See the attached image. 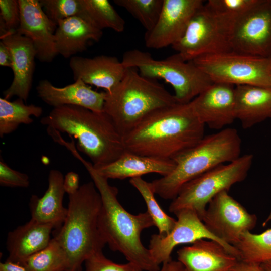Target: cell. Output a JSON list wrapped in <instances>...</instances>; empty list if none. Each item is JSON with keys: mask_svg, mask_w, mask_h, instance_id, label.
<instances>
[{"mask_svg": "<svg viewBox=\"0 0 271 271\" xmlns=\"http://www.w3.org/2000/svg\"><path fill=\"white\" fill-rule=\"evenodd\" d=\"M205 125L190 102L177 103L151 113L122 137L126 151L142 156L173 160L205 136Z\"/></svg>", "mask_w": 271, "mask_h": 271, "instance_id": "obj_1", "label": "cell"}, {"mask_svg": "<svg viewBox=\"0 0 271 271\" xmlns=\"http://www.w3.org/2000/svg\"><path fill=\"white\" fill-rule=\"evenodd\" d=\"M74 156L84 166L100 193L102 204L98 227L110 249L119 252L128 262L137 265L143 271H159L160 265L141 239L144 229L155 226L149 213L134 215L128 212L117 199L118 189L110 185L108 179L99 174L92 163L83 159L78 152Z\"/></svg>", "mask_w": 271, "mask_h": 271, "instance_id": "obj_2", "label": "cell"}, {"mask_svg": "<svg viewBox=\"0 0 271 271\" xmlns=\"http://www.w3.org/2000/svg\"><path fill=\"white\" fill-rule=\"evenodd\" d=\"M40 122L47 129L75 138L77 149L90 159L95 168L113 162L126 151L122 136L104 111L64 105L54 108Z\"/></svg>", "mask_w": 271, "mask_h": 271, "instance_id": "obj_3", "label": "cell"}, {"mask_svg": "<svg viewBox=\"0 0 271 271\" xmlns=\"http://www.w3.org/2000/svg\"><path fill=\"white\" fill-rule=\"evenodd\" d=\"M101 198L93 181L83 184L69 195L66 218L54 237L62 246L68 261V271H81L92 255L103 252L106 243L98 227Z\"/></svg>", "mask_w": 271, "mask_h": 271, "instance_id": "obj_4", "label": "cell"}, {"mask_svg": "<svg viewBox=\"0 0 271 271\" xmlns=\"http://www.w3.org/2000/svg\"><path fill=\"white\" fill-rule=\"evenodd\" d=\"M241 139L234 128L205 136L197 144L175 157L173 170L152 182L155 194L173 200L187 182L241 155Z\"/></svg>", "mask_w": 271, "mask_h": 271, "instance_id": "obj_5", "label": "cell"}, {"mask_svg": "<svg viewBox=\"0 0 271 271\" xmlns=\"http://www.w3.org/2000/svg\"><path fill=\"white\" fill-rule=\"evenodd\" d=\"M105 92L103 111L122 137L154 112L179 103L164 86L134 67L126 68L120 82Z\"/></svg>", "mask_w": 271, "mask_h": 271, "instance_id": "obj_6", "label": "cell"}, {"mask_svg": "<svg viewBox=\"0 0 271 271\" xmlns=\"http://www.w3.org/2000/svg\"><path fill=\"white\" fill-rule=\"evenodd\" d=\"M121 62L125 68H136L145 77L170 84L179 103H189L213 83L193 61H185L178 53L157 60L149 52L132 49L123 54Z\"/></svg>", "mask_w": 271, "mask_h": 271, "instance_id": "obj_7", "label": "cell"}, {"mask_svg": "<svg viewBox=\"0 0 271 271\" xmlns=\"http://www.w3.org/2000/svg\"><path fill=\"white\" fill-rule=\"evenodd\" d=\"M253 160L252 154L221 165L186 183L172 200L169 211L175 214L184 209L194 211L202 220L207 205L218 194L228 191L235 184L247 176Z\"/></svg>", "mask_w": 271, "mask_h": 271, "instance_id": "obj_8", "label": "cell"}, {"mask_svg": "<svg viewBox=\"0 0 271 271\" xmlns=\"http://www.w3.org/2000/svg\"><path fill=\"white\" fill-rule=\"evenodd\" d=\"M193 61L213 82L271 87V58L231 51L203 55Z\"/></svg>", "mask_w": 271, "mask_h": 271, "instance_id": "obj_9", "label": "cell"}, {"mask_svg": "<svg viewBox=\"0 0 271 271\" xmlns=\"http://www.w3.org/2000/svg\"><path fill=\"white\" fill-rule=\"evenodd\" d=\"M231 35V31L204 2L172 47L185 61H193L203 55L232 51Z\"/></svg>", "mask_w": 271, "mask_h": 271, "instance_id": "obj_10", "label": "cell"}, {"mask_svg": "<svg viewBox=\"0 0 271 271\" xmlns=\"http://www.w3.org/2000/svg\"><path fill=\"white\" fill-rule=\"evenodd\" d=\"M202 220L215 236L235 247L243 233L255 227L257 218L249 213L228 191H223L209 203Z\"/></svg>", "mask_w": 271, "mask_h": 271, "instance_id": "obj_11", "label": "cell"}, {"mask_svg": "<svg viewBox=\"0 0 271 271\" xmlns=\"http://www.w3.org/2000/svg\"><path fill=\"white\" fill-rule=\"evenodd\" d=\"M175 215L177 217L176 224L168 235L162 236L153 234L150 240L149 250L157 264L160 265L172 260L171 254L177 245L192 244L202 239L215 241L226 250L240 260L238 250L233 246L221 241L206 228L197 214L190 209L179 211Z\"/></svg>", "mask_w": 271, "mask_h": 271, "instance_id": "obj_12", "label": "cell"}, {"mask_svg": "<svg viewBox=\"0 0 271 271\" xmlns=\"http://www.w3.org/2000/svg\"><path fill=\"white\" fill-rule=\"evenodd\" d=\"M230 44L233 51L271 58V0H258L237 22Z\"/></svg>", "mask_w": 271, "mask_h": 271, "instance_id": "obj_13", "label": "cell"}, {"mask_svg": "<svg viewBox=\"0 0 271 271\" xmlns=\"http://www.w3.org/2000/svg\"><path fill=\"white\" fill-rule=\"evenodd\" d=\"M204 3L202 0H164L156 24L145 34L146 46L158 49L173 45L182 37L191 18Z\"/></svg>", "mask_w": 271, "mask_h": 271, "instance_id": "obj_14", "label": "cell"}, {"mask_svg": "<svg viewBox=\"0 0 271 271\" xmlns=\"http://www.w3.org/2000/svg\"><path fill=\"white\" fill-rule=\"evenodd\" d=\"M20 23L17 32L31 40L36 58L50 63L58 55L56 49L55 33L57 25L43 10L38 0H18Z\"/></svg>", "mask_w": 271, "mask_h": 271, "instance_id": "obj_15", "label": "cell"}, {"mask_svg": "<svg viewBox=\"0 0 271 271\" xmlns=\"http://www.w3.org/2000/svg\"><path fill=\"white\" fill-rule=\"evenodd\" d=\"M235 87L213 82L190 102L194 113L205 126L222 130L236 119Z\"/></svg>", "mask_w": 271, "mask_h": 271, "instance_id": "obj_16", "label": "cell"}, {"mask_svg": "<svg viewBox=\"0 0 271 271\" xmlns=\"http://www.w3.org/2000/svg\"><path fill=\"white\" fill-rule=\"evenodd\" d=\"M1 39L11 52L13 72L11 84L3 92L4 98L17 96L26 102L32 85L36 50L31 40L17 32H9Z\"/></svg>", "mask_w": 271, "mask_h": 271, "instance_id": "obj_17", "label": "cell"}, {"mask_svg": "<svg viewBox=\"0 0 271 271\" xmlns=\"http://www.w3.org/2000/svg\"><path fill=\"white\" fill-rule=\"evenodd\" d=\"M69 66L74 81L81 79L88 85L103 88L109 92L121 80L126 68L114 56L105 55L93 58L73 56Z\"/></svg>", "mask_w": 271, "mask_h": 271, "instance_id": "obj_18", "label": "cell"}, {"mask_svg": "<svg viewBox=\"0 0 271 271\" xmlns=\"http://www.w3.org/2000/svg\"><path fill=\"white\" fill-rule=\"evenodd\" d=\"M38 96L54 108L79 106L95 112L103 111L105 92H98L81 79L63 87L54 86L49 81L41 80L36 87Z\"/></svg>", "mask_w": 271, "mask_h": 271, "instance_id": "obj_19", "label": "cell"}, {"mask_svg": "<svg viewBox=\"0 0 271 271\" xmlns=\"http://www.w3.org/2000/svg\"><path fill=\"white\" fill-rule=\"evenodd\" d=\"M177 251L184 271H230L239 260L218 242L207 239Z\"/></svg>", "mask_w": 271, "mask_h": 271, "instance_id": "obj_20", "label": "cell"}, {"mask_svg": "<svg viewBox=\"0 0 271 271\" xmlns=\"http://www.w3.org/2000/svg\"><path fill=\"white\" fill-rule=\"evenodd\" d=\"M175 167L173 160L142 156L125 151L113 162L94 168L99 174L107 179L122 180L142 177L149 173H157L164 177L169 174Z\"/></svg>", "mask_w": 271, "mask_h": 271, "instance_id": "obj_21", "label": "cell"}, {"mask_svg": "<svg viewBox=\"0 0 271 271\" xmlns=\"http://www.w3.org/2000/svg\"><path fill=\"white\" fill-rule=\"evenodd\" d=\"M64 178L60 171H50L48 186L44 195L41 197L33 195L30 199L31 219L51 224L54 228L61 227L67 214V208L63 204Z\"/></svg>", "mask_w": 271, "mask_h": 271, "instance_id": "obj_22", "label": "cell"}, {"mask_svg": "<svg viewBox=\"0 0 271 271\" xmlns=\"http://www.w3.org/2000/svg\"><path fill=\"white\" fill-rule=\"evenodd\" d=\"M54 227L31 219L9 232L6 247L7 260L20 264L24 259L46 247L50 242Z\"/></svg>", "mask_w": 271, "mask_h": 271, "instance_id": "obj_23", "label": "cell"}, {"mask_svg": "<svg viewBox=\"0 0 271 271\" xmlns=\"http://www.w3.org/2000/svg\"><path fill=\"white\" fill-rule=\"evenodd\" d=\"M235 99L236 119L243 128L271 119V87L235 86Z\"/></svg>", "mask_w": 271, "mask_h": 271, "instance_id": "obj_24", "label": "cell"}, {"mask_svg": "<svg viewBox=\"0 0 271 271\" xmlns=\"http://www.w3.org/2000/svg\"><path fill=\"white\" fill-rule=\"evenodd\" d=\"M55 33L58 54L65 58L72 57L87 49L90 41L98 42L103 32L78 16L58 21Z\"/></svg>", "mask_w": 271, "mask_h": 271, "instance_id": "obj_25", "label": "cell"}, {"mask_svg": "<svg viewBox=\"0 0 271 271\" xmlns=\"http://www.w3.org/2000/svg\"><path fill=\"white\" fill-rule=\"evenodd\" d=\"M80 1L81 8L78 17L94 27L101 31L109 28L118 33L124 30V19L108 0Z\"/></svg>", "mask_w": 271, "mask_h": 271, "instance_id": "obj_26", "label": "cell"}, {"mask_svg": "<svg viewBox=\"0 0 271 271\" xmlns=\"http://www.w3.org/2000/svg\"><path fill=\"white\" fill-rule=\"evenodd\" d=\"M43 109L34 104L27 105L18 98L13 101L0 98V137L15 131L20 124H30L33 120L31 116L39 117Z\"/></svg>", "mask_w": 271, "mask_h": 271, "instance_id": "obj_27", "label": "cell"}, {"mask_svg": "<svg viewBox=\"0 0 271 271\" xmlns=\"http://www.w3.org/2000/svg\"><path fill=\"white\" fill-rule=\"evenodd\" d=\"M20 264L27 271H68V261L64 249L55 237L43 249Z\"/></svg>", "mask_w": 271, "mask_h": 271, "instance_id": "obj_28", "label": "cell"}, {"mask_svg": "<svg viewBox=\"0 0 271 271\" xmlns=\"http://www.w3.org/2000/svg\"><path fill=\"white\" fill-rule=\"evenodd\" d=\"M235 247L240 260L259 264L271 260V228L260 234L244 232Z\"/></svg>", "mask_w": 271, "mask_h": 271, "instance_id": "obj_29", "label": "cell"}, {"mask_svg": "<svg viewBox=\"0 0 271 271\" xmlns=\"http://www.w3.org/2000/svg\"><path fill=\"white\" fill-rule=\"evenodd\" d=\"M129 182L144 199L147 207V211L158 228V234L162 236L168 235L174 228L176 220L167 215L158 203L152 182L145 181L142 177L131 178Z\"/></svg>", "mask_w": 271, "mask_h": 271, "instance_id": "obj_30", "label": "cell"}, {"mask_svg": "<svg viewBox=\"0 0 271 271\" xmlns=\"http://www.w3.org/2000/svg\"><path fill=\"white\" fill-rule=\"evenodd\" d=\"M114 2L137 19L148 31L156 24L164 0H114Z\"/></svg>", "mask_w": 271, "mask_h": 271, "instance_id": "obj_31", "label": "cell"}, {"mask_svg": "<svg viewBox=\"0 0 271 271\" xmlns=\"http://www.w3.org/2000/svg\"><path fill=\"white\" fill-rule=\"evenodd\" d=\"M258 0H209L207 6L229 29L231 33L237 22Z\"/></svg>", "mask_w": 271, "mask_h": 271, "instance_id": "obj_32", "label": "cell"}, {"mask_svg": "<svg viewBox=\"0 0 271 271\" xmlns=\"http://www.w3.org/2000/svg\"><path fill=\"white\" fill-rule=\"evenodd\" d=\"M40 4L47 16L55 23L74 16H79L80 0H40Z\"/></svg>", "mask_w": 271, "mask_h": 271, "instance_id": "obj_33", "label": "cell"}, {"mask_svg": "<svg viewBox=\"0 0 271 271\" xmlns=\"http://www.w3.org/2000/svg\"><path fill=\"white\" fill-rule=\"evenodd\" d=\"M84 263L85 271H143L132 262L116 263L107 258L103 252L92 255Z\"/></svg>", "mask_w": 271, "mask_h": 271, "instance_id": "obj_34", "label": "cell"}, {"mask_svg": "<svg viewBox=\"0 0 271 271\" xmlns=\"http://www.w3.org/2000/svg\"><path fill=\"white\" fill-rule=\"evenodd\" d=\"M0 19L10 32H17L20 23V10L17 0H0Z\"/></svg>", "mask_w": 271, "mask_h": 271, "instance_id": "obj_35", "label": "cell"}, {"mask_svg": "<svg viewBox=\"0 0 271 271\" xmlns=\"http://www.w3.org/2000/svg\"><path fill=\"white\" fill-rule=\"evenodd\" d=\"M0 185L9 187L27 188L30 185L28 176L10 167L2 159L0 161Z\"/></svg>", "mask_w": 271, "mask_h": 271, "instance_id": "obj_36", "label": "cell"}, {"mask_svg": "<svg viewBox=\"0 0 271 271\" xmlns=\"http://www.w3.org/2000/svg\"><path fill=\"white\" fill-rule=\"evenodd\" d=\"M64 189L68 195L76 193L79 189V176L73 172L70 171L66 174L64 178Z\"/></svg>", "mask_w": 271, "mask_h": 271, "instance_id": "obj_37", "label": "cell"}, {"mask_svg": "<svg viewBox=\"0 0 271 271\" xmlns=\"http://www.w3.org/2000/svg\"><path fill=\"white\" fill-rule=\"evenodd\" d=\"M230 271H266L261 264L238 260Z\"/></svg>", "mask_w": 271, "mask_h": 271, "instance_id": "obj_38", "label": "cell"}, {"mask_svg": "<svg viewBox=\"0 0 271 271\" xmlns=\"http://www.w3.org/2000/svg\"><path fill=\"white\" fill-rule=\"evenodd\" d=\"M0 65L12 68V58L8 47L2 42H0Z\"/></svg>", "mask_w": 271, "mask_h": 271, "instance_id": "obj_39", "label": "cell"}, {"mask_svg": "<svg viewBox=\"0 0 271 271\" xmlns=\"http://www.w3.org/2000/svg\"><path fill=\"white\" fill-rule=\"evenodd\" d=\"M159 271H184V268L178 260H171L162 264Z\"/></svg>", "mask_w": 271, "mask_h": 271, "instance_id": "obj_40", "label": "cell"}, {"mask_svg": "<svg viewBox=\"0 0 271 271\" xmlns=\"http://www.w3.org/2000/svg\"><path fill=\"white\" fill-rule=\"evenodd\" d=\"M0 271H27L22 265L11 261L6 260L0 263Z\"/></svg>", "mask_w": 271, "mask_h": 271, "instance_id": "obj_41", "label": "cell"}, {"mask_svg": "<svg viewBox=\"0 0 271 271\" xmlns=\"http://www.w3.org/2000/svg\"><path fill=\"white\" fill-rule=\"evenodd\" d=\"M261 265L266 271H271V260L263 263Z\"/></svg>", "mask_w": 271, "mask_h": 271, "instance_id": "obj_42", "label": "cell"}, {"mask_svg": "<svg viewBox=\"0 0 271 271\" xmlns=\"http://www.w3.org/2000/svg\"><path fill=\"white\" fill-rule=\"evenodd\" d=\"M270 221H271V210L270 211L269 215L266 218V219L263 221L262 223V226L263 227L267 225V224L269 223Z\"/></svg>", "mask_w": 271, "mask_h": 271, "instance_id": "obj_43", "label": "cell"}]
</instances>
